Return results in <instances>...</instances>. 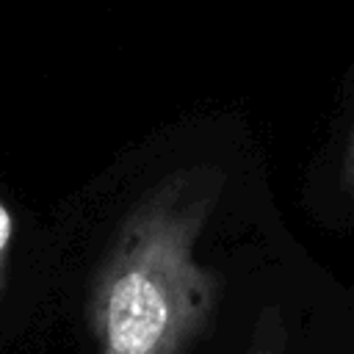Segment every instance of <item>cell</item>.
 Returning a JSON list of instances; mask_svg holds the SVG:
<instances>
[{
    "instance_id": "obj_1",
    "label": "cell",
    "mask_w": 354,
    "mask_h": 354,
    "mask_svg": "<svg viewBox=\"0 0 354 354\" xmlns=\"http://www.w3.org/2000/svg\"><path fill=\"white\" fill-rule=\"evenodd\" d=\"M210 202L199 177H174L127 218L91 301L100 354H180L202 329L218 290L194 260Z\"/></svg>"
},
{
    "instance_id": "obj_2",
    "label": "cell",
    "mask_w": 354,
    "mask_h": 354,
    "mask_svg": "<svg viewBox=\"0 0 354 354\" xmlns=\"http://www.w3.org/2000/svg\"><path fill=\"white\" fill-rule=\"evenodd\" d=\"M11 232H14L11 216H8L6 205L0 202V290L6 285V263H8V249H11Z\"/></svg>"
},
{
    "instance_id": "obj_3",
    "label": "cell",
    "mask_w": 354,
    "mask_h": 354,
    "mask_svg": "<svg viewBox=\"0 0 354 354\" xmlns=\"http://www.w3.org/2000/svg\"><path fill=\"white\" fill-rule=\"evenodd\" d=\"M343 185H346V191L354 194V130H351V141H348L346 160H343Z\"/></svg>"
}]
</instances>
